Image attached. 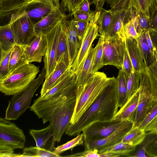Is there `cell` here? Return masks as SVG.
Returning a JSON list of instances; mask_svg holds the SVG:
<instances>
[{
  "label": "cell",
  "mask_w": 157,
  "mask_h": 157,
  "mask_svg": "<svg viewBox=\"0 0 157 157\" xmlns=\"http://www.w3.org/2000/svg\"><path fill=\"white\" fill-rule=\"evenodd\" d=\"M118 103L117 81L113 77L97 99L78 120L73 124H70L66 134L75 136L94 123L112 121L118 111Z\"/></svg>",
  "instance_id": "cell-1"
},
{
  "label": "cell",
  "mask_w": 157,
  "mask_h": 157,
  "mask_svg": "<svg viewBox=\"0 0 157 157\" xmlns=\"http://www.w3.org/2000/svg\"><path fill=\"white\" fill-rule=\"evenodd\" d=\"M103 72L96 71L83 86L76 87V101L70 124L75 123L97 99L110 82Z\"/></svg>",
  "instance_id": "cell-2"
},
{
  "label": "cell",
  "mask_w": 157,
  "mask_h": 157,
  "mask_svg": "<svg viewBox=\"0 0 157 157\" xmlns=\"http://www.w3.org/2000/svg\"><path fill=\"white\" fill-rule=\"evenodd\" d=\"M10 120L0 118V157H20L16 149H24L26 138L23 131Z\"/></svg>",
  "instance_id": "cell-3"
},
{
  "label": "cell",
  "mask_w": 157,
  "mask_h": 157,
  "mask_svg": "<svg viewBox=\"0 0 157 157\" xmlns=\"http://www.w3.org/2000/svg\"><path fill=\"white\" fill-rule=\"evenodd\" d=\"M40 71V67L31 63L24 65L0 80V91L6 95H13L26 87Z\"/></svg>",
  "instance_id": "cell-4"
},
{
  "label": "cell",
  "mask_w": 157,
  "mask_h": 157,
  "mask_svg": "<svg viewBox=\"0 0 157 157\" xmlns=\"http://www.w3.org/2000/svg\"><path fill=\"white\" fill-rule=\"evenodd\" d=\"M46 71L44 67L37 78L24 90L13 95L8 101L5 118L10 120L17 119L27 109L34 95L45 78Z\"/></svg>",
  "instance_id": "cell-5"
},
{
  "label": "cell",
  "mask_w": 157,
  "mask_h": 157,
  "mask_svg": "<svg viewBox=\"0 0 157 157\" xmlns=\"http://www.w3.org/2000/svg\"><path fill=\"white\" fill-rule=\"evenodd\" d=\"M76 101L75 91L53 110L48 120L52 126L54 137L57 142H60L70 124Z\"/></svg>",
  "instance_id": "cell-6"
},
{
  "label": "cell",
  "mask_w": 157,
  "mask_h": 157,
  "mask_svg": "<svg viewBox=\"0 0 157 157\" xmlns=\"http://www.w3.org/2000/svg\"><path fill=\"white\" fill-rule=\"evenodd\" d=\"M44 5L60 6L59 0H0V19L9 18L10 24L25 12Z\"/></svg>",
  "instance_id": "cell-7"
},
{
  "label": "cell",
  "mask_w": 157,
  "mask_h": 157,
  "mask_svg": "<svg viewBox=\"0 0 157 157\" xmlns=\"http://www.w3.org/2000/svg\"><path fill=\"white\" fill-rule=\"evenodd\" d=\"M100 13V10L96 11L90 21L82 40L81 46L77 56L71 66L73 71L76 74L79 73L82 70L92 43L99 35L98 26L97 22Z\"/></svg>",
  "instance_id": "cell-8"
},
{
  "label": "cell",
  "mask_w": 157,
  "mask_h": 157,
  "mask_svg": "<svg viewBox=\"0 0 157 157\" xmlns=\"http://www.w3.org/2000/svg\"><path fill=\"white\" fill-rule=\"evenodd\" d=\"M125 40L117 36L104 38L103 47L104 66L111 65L118 69L122 66Z\"/></svg>",
  "instance_id": "cell-9"
},
{
  "label": "cell",
  "mask_w": 157,
  "mask_h": 157,
  "mask_svg": "<svg viewBox=\"0 0 157 157\" xmlns=\"http://www.w3.org/2000/svg\"><path fill=\"white\" fill-rule=\"evenodd\" d=\"M157 100L148 88L144 71L140 72L138 103L130 119L133 123V126H138Z\"/></svg>",
  "instance_id": "cell-10"
},
{
  "label": "cell",
  "mask_w": 157,
  "mask_h": 157,
  "mask_svg": "<svg viewBox=\"0 0 157 157\" xmlns=\"http://www.w3.org/2000/svg\"><path fill=\"white\" fill-rule=\"evenodd\" d=\"M133 124V122L130 120L123 121L120 126L106 137L98 140L84 142L85 150L96 149L99 150L121 142Z\"/></svg>",
  "instance_id": "cell-11"
},
{
  "label": "cell",
  "mask_w": 157,
  "mask_h": 157,
  "mask_svg": "<svg viewBox=\"0 0 157 157\" xmlns=\"http://www.w3.org/2000/svg\"><path fill=\"white\" fill-rule=\"evenodd\" d=\"M35 23L31 18L22 17L8 23L10 25L16 44L25 46L29 43L35 36Z\"/></svg>",
  "instance_id": "cell-12"
},
{
  "label": "cell",
  "mask_w": 157,
  "mask_h": 157,
  "mask_svg": "<svg viewBox=\"0 0 157 157\" xmlns=\"http://www.w3.org/2000/svg\"><path fill=\"white\" fill-rule=\"evenodd\" d=\"M122 121L113 120L111 122H97L92 124L82 131L84 142L98 140L106 137L117 129Z\"/></svg>",
  "instance_id": "cell-13"
},
{
  "label": "cell",
  "mask_w": 157,
  "mask_h": 157,
  "mask_svg": "<svg viewBox=\"0 0 157 157\" xmlns=\"http://www.w3.org/2000/svg\"><path fill=\"white\" fill-rule=\"evenodd\" d=\"M62 21L50 32L46 35L47 41V48L46 54L43 59L44 68L46 71L45 78L48 77L56 66L57 46Z\"/></svg>",
  "instance_id": "cell-14"
},
{
  "label": "cell",
  "mask_w": 157,
  "mask_h": 157,
  "mask_svg": "<svg viewBox=\"0 0 157 157\" xmlns=\"http://www.w3.org/2000/svg\"><path fill=\"white\" fill-rule=\"evenodd\" d=\"M67 17L60 7H54L44 18L35 23L34 29L35 36L40 34L46 36Z\"/></svg>",
  "instance_id": "cell-15"
},
{
  "label": "cell",
  "mask_w": 157,
  "mask_h": 157,
  "mask_svg": "<svg viewBox=\"0 0 157 157\" xmlns=\"http://www.w3.org/2000/svg\"><path fill=\"white\" fill-rule=\"evenodd\" d=\"M47 45L46 36L40 34L35 36L29 44L23 46L28 62L40 63L46 54Z\"/></svg>",
  "instance_id": "cell-16"
},
{
  "label": "cell",
  "mask_w": 157,
  "mask_h": 157,
  "mask_svg": "<svg viewBox=\"0 0 157 157\" xmlns=\"http://www.w3.org/2000/svg\"><path fill=\"white\" fill-rule=\"evenodd\" d=\"M132 6L126 10L112 11V17L108 36H117L125 40V24L132 19Z\"/></svg>",
  "instance_id": "cell-17"
},
{
  "label": "cell",
  "mask_w": 157,
  "mask_h": 157,
  "mask_svg": "<svg viewBox=\"0 0 157 157\" xmlns=\"http://www.w3.org/2000/svg\"><path fill=\"white\" fill-rule=\"evenodd\" d=\"M29 133L34 140L36 147L51 151L55 148V145L56 141L50 123L42 129H30Z\"/></svg>",
  "instance_id": "cell-18"
},
{
  "label": "cell",
  "mask_w": 157,
  "mask_h": 157,
  "mask_svg": "<svg viewBox=\"0 0 157 157\" xmlns=\"http://www.w3.org/2000/svg\"><path fill=\"white\" fill-rule=\"evenodd\" d=\"M67 18L61 23V29L58 41L56 57V65L62 62L70 67L69 54L67 41Z\"/></svg>",
  "instance_id": "cell-19"
},
{
  "label": "cell",
  "mask_w": 157,
  "mask_h": 157,
  "mask_svg": "<svg viewBox=\"0 0 157 157\" xmlns=\"http://www.w3.org/2000/svg\"><path fill=\"white\" fill-rule=\"evenodd\" d=\"M125 43L133 69L140 72L143 71L146 67L137 39L132 37L126 38Z\"/></svg>",
  "instance_id": "cell-20"
},
{
  "label": "cell",
  "mask_w": 157,
  "mask_h": 157,
  "mask_svg": "<svg viewBox=\"0 0 157 157\" xmlns=\"http://www.w3.org/2000/svg\"><path fill=\"white\" fill-rule=\"evenodd\" d=\"M67 27V36L70 67L76 59L79 50L81 41L77 33L75 20H66Z\"/></svg>",
  "instance_id": "cell-21"
},
{
  "label": "cell",
  "mask_w": 157,
  "mask_h": 157,
  "mask_svg": "<svg viewBox=\"0 0 157 157\" xmlns=\"http://www.w3.org/2000/svg\"><path fill=\"white\" fill-rule=\"evenodd\" d=\"M69 67L62 62L56 65L53 71L47 78H45L41 90L40 96H42L59 83Z\"/></svg>",
  "instance_id": "cell-22"
},
{
  "label": "cell",
  "mask_w": 157,
  "mask_h": 157,
  "mask_svg": "<svg viewBox=\"0 0 157 157\" xmlns=\"http://www.w3.org/2000/svg\"><path fill=\"white\" fill-rule=\"evenodd\" d=\"M95 49V47H91L82 70L76 74V87L83 85L93 75L92 69Z\"/></svg>",
  "instance_id": "cell-23"
},
{
  "label": "cell",
  "mask_w": 157,
  "mask_h": 157,
  "mask_svg": "<svg viewBox=\"0 0 157 157\" xmlns=\"http://www.w3.org/2000/svg\"><path fill=\"white\" fill-rule=\"evenodd\" d=\"M139 98V88L126 103L118 111L113 120L122 121L130 120L137 106ZM112 120V121H113Z\"/></svg>",
  "instance_id": "cell-24"
},
{
  "label": "cell",
  "mask_w": 157,
  "mask_h": 157,
  "mask_svg": "<svg viewBox=\"0 0 157 157\" xmlns=\"http://www.w3.org/2000/svg\"><path fill=\"white\" fill-rule=\"evenodd\" d=\"M29 63L25 53L23 46L15 44L10 57L9 74Z\"/></svg>",
  "instance_id": "cell-25"
},
{
  "label": "cell",
  "mask_w": 157,
  "mask_h": 157,
  "mask_svg": "<svg viewBox=\"0 0 157 157\" xmlns=\"http://www.w3.org/2000/svg\"><path fill=\"white\" fill-rule=\"evenodd\" d=\"M15 42L11 28L7 24L0 27V51L6 52L12 48Z\"/></svg>",
  "instance_id": "cell-26"
},
{
  "label": "cell",
  "mask_w": 157,
  "mask_h": 157,
  "mask_svg": "<svg viewBox=\"0 0 157 157\" xmlns=\"http://www.w3.org/2000/svg\"><path fill=\"white\" fill-rule=\"evenodd\" d=\"M156 58L153 63L145 68L144 72L150 91L152 95L157 98V59Z\"/></svg>",
  "instance_id": "cell-27"
},
{
  "label": "cell",
  "mask_w": 157,
  "mask_h": 157,
  "mask_svg": "<svg viewBox=\"0 0 157 157\" xmlns=\"http://www.w3.org/2000/svg\"><path fill=\"white\" fill-rule=\"evenodd\" d=\"M98 10L101 12L97 22L98 26V32L100 36L105 38L108 36L112 17V11L111 9L107 10L103 8Z\"/></svg>",
  "instance_id": "cell-28"
},
{
  "label": "cell",
  "mask_w": 157,
  "mask_h": 157,
  "mask_svg": "<svg viewBox=\"0 0 157 157\" xmlns=\"http://www.w3.org/2000/svg\"><path fill=\"white\" fill-rule=\"evenodd\" d=\"M137 39L146 67H148L155 62L156 58L155 54L151 52L147 43L145 31H142Z\"/></svg>",
  "instance_id": "cell-29"
},
{
  "label": "cell",
  "mask_w": 157,
  "mask_h": 157,
  "mask_svg": "<svg viewBox=\"0 0 157 157\" xmlns=\"http://www.w3.org/2000/svg\"><path fill=\"white\" fill-rule=\"evenodd\" d=\"M136 146L121 142L112 146L101 149L98 150V153L101 154L112 152L118 154L120 157H130L136 150Z\"/></svg>",
  "instance_id": "cell-30"
},
{
  "label": "cell",
  "mask_w": 157,
  "mask_h": 157,
  "mask_svg": "<svg viewBox=\"0 0 157 157\" xmlns=\"http://www.w3.org/2000/svg\"><path fill=\"white\" fill-rule=\"evenodd\" d=\"M117 81L118 105L121 108L128 100L127 79L121 68L120 69L116 78Z\"/></svg>",
  "instance_id": "cell-31"
},
{
  "label": "cell",
  "mask_w": 157,
  "mask_h": 157,
  "mask_svg": "<svg viewBox=\"0 0 157 157\" xmlns=\"http://www.w3.org/2000/svg\"><path fill=\"white\" fill-rule=\"evenodd\" d=\"M146 135L145 130L140 129L138 126H133L123 137L121 142L137 146L143 141Z\"/></svg>",
  "instance_id": "cell-32"
},
{
  "label": "cell",
  "mask_w": 157,
  "mask_h": 157,
  "mask_svg": "<svg viewBox=\"0 0 157 157\" xmlns=\"http://www.w3.org/2000/svg\"><path fill=\"white\" fill-rule=\"evenodd\" d=\"M131 6L137 13H141L150 18L155 6L154 0H130Z\"/></svg>",
  "instance_id": "cell-33"
},
{
  "label": "cell",
  "mask_w": 157,
  "mask_h": 157,
  "mask_svg": "<svg viewBox=\"0 0 157 157\" xmlns=\"http://www.w3.org/2000/svg\"><path fill=\"white\" fill-rule=\"evenodd\" d=\"M157 139V133L146 132V136L143 141L138 145V147H136L130 157H148L146 153L147 147Z\"/></svg>",
  "instance_id": "cell-34"
},
{
  "label": "cell",
  "mask_w": 157,
  "mask_h": 157,
  "mask_svg": "<svg viewBox=\"0 0 157 157\" xmlns=\"http://www.w3.org/2000/svg\"><path fill=\"white\" fill-rule=\"evenodd\" d=\"M59 157L60 155L51 151L37 147H26L23 149V153L20 157Z\"/></svg>",
  "instance_id": "cell-35"
},
{
  "label": "cell",
  "mask_w": 157,
  "mask_h": 157,
  "mask_svg": "<svg viewBox=\"0 0 157 157\" xmlns=\"http://www.w3.org/2000/svg\"><path fill=\"white\" fill-rule=\"evenodd\" d=\"M54 7L46 5L40 6L25 12L18 18L27 17L41 20L45 17Z\"/></svg>",
  "instance_id": "cell-36"
},
{
  "label": "cell",
  "mask_w": 157,
  "mask_h": 157,
  "mask_svg": "<svg viewBox=\"0 0 157 157\" xmlns=\"http://www.w3.org/2000/svg\"><path fill=\"white\" fill-rule=\"evenodd\" d=\"M104 38V37L100 36L98 42L95 47L96 49L92 69L93 73L97 71L104 66L103 47Z\"/></svg>",
  "instance_id": "cell-37"
},
{
  "label": "cell",
  "mask_w": 157,
  "mask_h": 157,
  "mask_svg": "<svg viewBox=\"0 0 157 157\" xmlns=\"http://www.w3.org/2000/svg\"><path fill=\"white\" fill-rule=\"evenodd\" d=\"M140 72L133 68L127 80L128 100L139 89L140 86Z\"/></svg>",
  "instance_id": "cell-38"
},
{
  "label": "cell",
  "mask_w": 157,
  "mask_h": 157,
  "mask_svg": "<svg viewBox=\"0 0 157 157\" xmlns=\"http://www.w3.org/2000/svg\"><path fill=\"white\" fill-rule=\"evenodd\" d=\"M84 142V136L83 134H79L71 140L57 147L52 151L59 155L67 150L72 149L77 146L82 144Z\"/></svg>",
  "instance_id": "cell-39"
},
{
  "label": "cell",
  "mask_w": 157,
  "mask_h": 157,
  "mask_svg": "<svg viewBox=\"0 0 157 157\" xmlns=\"http://www.w3.org/2000/svg\"><path fill=\"white\" fill-rule=\"evenodd\" d=\"M105 2L109 5L112 11L126 10L131 6L130 0H103L96 8V10L103 8Z\"/></svg>",
  "instance_id": "cell-40"
},
{
  "label": "cell",
  "mask_w": 157,
  "mask_h": 157,
  "mask_svg": "<svg viewBox=\"0 0 157 157\" xmlns=\"http://www.w3.org/2000/svg\"><path fill=\"white\" fill-rule=\"evenodd\" d=\"M12 48L6 52L0 51V80L5 78L9 74V62Z\"/></svg>",
  "instance_id": "cell-41"
},
{
  "label": "cell",
  "mask_w": 157,
  "mask_h": 157,
  "mask_svg": "<svg viewBox=\"0 0 157 157\" xmlns=\"http://www.w3.org/2000/svg\"><path fill=\"white\" fill-rule=\"evenodd\" d=\"M60 0L62 8L69 11L72 15L85 0H59V1Z\"/></svg>",
  "instance_id": "cell-42"
},
{
  "label": "cell",
  "mask_w": 157,
  "mask_h": 157,
  "mask_svg": "<svg viewBox=\"0 0 157 157\" xmlns=\"http://www.w3.org/2000/svg\"><path fill=\"white\" fill-rule=\"evenodd\" d=\"M157 116V100L153 106L141 121L138 127L145 130L147 126Z\"/></svg>",
  "instance_id": "cell-43"
},
{
  "label": "cell",
  "mask_w": 157,
  "mask_h": 157,
  "mask_svg": "<svg viewBox=\"0 0 157 157\" xmlns=\"http://www.w3.org/2000/svg\"><path fill=\"white\" fill-rule=\"evenodd\" d=\"M121 68L127 80L133 69V67L126 46L124 50L123 65Z\"/></svg>",
  "instance_id": "cell-44"
},
{
  "label": "cell",
  "mask_w": 157,
  "mask_h": 157,
  "mask_svg": "<svg viewBox=\"0 0 157 157\" xmlns=\"http://www.w3.org/2000/svg\"><path fill=\"white\" fill-rule=\"evenodd\" d=\"M124 30L126 38L132 37L137 39L140 36L136 31L132 19L125 24Z\"/></svg>",
  "instance_id": "cell-45"
},
{
  "label": "cell",
  "mask_w": 157,
  "mask_h": 157,
  "mask_svg": "<svg viewBox=\"0 0 157 157\" xmlns=\"http://www.w3.org/2000/svg\"><path fill=\"white\" fill-rule=\"evenodd\" d=\"M90 21H75L76 31L78 37L82 41L84 35L88 26Z\"/></svg>",
  "instance_id": "cell-46"
},
{
  "label": "cell",
  "mask_w": 157,
  "mask_h": 157,
  "mask_svg": "<svg viewBox=\"0 0 157 157\" xmlns=\"http://www.w3.org/2000/svg\"><path fill=\"white\" fill-rule=\"evenodd\" d=\"M137 16L141 29L142 31L150 30L151 29L150 18L141 13H137Z\"/></svg>",
  "instance_id": "cell-47"
},
{
  "label": "cell",
  "mask_w": 157,
  "mask_h": 157,
  "mask_svg": "<svg viewBox=\"0 0 157 157\" xmlns=\"http://www.w3.org/2000/svg\"><path fill=\"white\" fill-rule=\"evenodd\" d=\"M96 11L90 13H87L81 12L76 11L73 15V19L75 21H90Z\"/></svg>",
  "instance_id": "cell-48"
},
{
  "label": "cell",
  "mask_w": 157,
  "mask_h": 157,
  "mask_svg": "<svg viewBox=\"0 0 157 157\" xmlns=\"http://www.w3.org/2000/svg\"><path fill=\"white\" fill-rule=\"evenodd\" d=\"M70 157H100V154L98 153V150L96 149L93 150H85L84 151L75 153L71 155L67 156Z\"/></svg>",
  "instance_id": "cell-49"
},
{
  "label": "cell",
  "mask_w": 157,
  "mask_h": 157,
  "mask_svg": "<svg viewBox=\"0 0 157 157\" xmlns=\"http://www.w3.org/2000/svg\"><path fill=\"white\" fill-rule=\"evenodd\" d=\"M146 153L148 157H157V139L147 147Z\"/></svg>",
  "instance_id": "cell-50"
},
{
  "label": "cell",
  "mask_w": 157,
  "mask_h": 157,
  "mask_svg": "<svg viewBox=\"0 0 157 157\" xmlns=\"http://www.w3.org/2000/svg\"><path fill=\"white\" fill-rule=\"evenodd\" d=\"M146 132L157 134V116L145 129Z\"/></svg>",
  "instance_id": "cell-51"
},
{
  "label": "cell",
  "mask_w": 157,
  "mask_h": 157,
  "mask_svg": "<svg viewBox=\"0 0 157 157\" xmlns=\"http://www.w3.org/2000/svg\"><path fill=\"white\" fill-rule=\"evenodd\" d=\"M157 26V7L155 5L150 16V28H153Z\"/></svg>",
  "instance_id": "cell-52"
},
{
  "label": "cell",
  "mask_w": 157,
  "mask_h": 157,
  "mask_svg": "<svg viewBox=\"0 0 157 157\" xmlns=\"http://www.w3.org/2000/svg\"><path fill=\"white\" fill-rule=\"evenodd\" d=\"M76 11L81 12L87 13H90L93 12L90 10V3L88 0H85L81 5Z\"/></svg>",
  "instance_id": "cell-53"
},
{
  "label": "cell",
  "mask_w": 157,
  "mask_h": 157,
  "mask_svg": "<svg viewBox=\"0 0 157 157\" xmlns=\"http://www.w3.org/2000/svg\"><path fill=\"white\" fill-rule=\"evenodd\" d=\"M149 34L154 48L157 51V26L150 30Z\"/></svg>",
  "instance_id": "cell-54"
},
{
  "label": "cell",
  "mask_w": 157,
  "mask_h": 157,
  "mask_svg": "<svg viewBox=\"0 0 157 157\" xmlns=\"http://www.w3.org/2000/svg\"><path fill=\"white\" fill-rule=\"evenodd\" d=\"M145 35L147 43L151 51L153 54H155L154 48L149 34V30L145 31Z\"/></svg>",
  "instance_id": "cell-55"
},
{
  "label": "cell",
  "mask_w": 157,
  "mask_h": 157,
  "mask_svg": "<svg viewBox=\"0 0 157 157\" xmlns=\"http://www.w3.org/2000/svg\"><path fill=\"white\" fill-rule=\"evenodd\" d=\"M120 157L118 154L112 152H106L100 154V157Z\"/></svg>",
  "instance_id": "cell-56"
},
{
  "label": "cell",
  "mask_w": 157,
  "mask_h": 157,
  "mask_svg": "<svg viewBox=\"0 0 157 157\" xmlns=\"http://www.w3.org/2000/svg\"><path fill=\"white\" fill-rule=\"evenodd\" d=\"M103 0H93L92 3L95 5L96 8Z\"/></svg>",
  "instance_id": "cell-57"
},
{
  "label": "cell",
  "mask_w": 157,
  "mask_h": 157,
  "mask_svg": "<svg viewBox=\"0 0 157 157\" xmlns=\"http://www.w3.org/2000/svg\"><path fill=\"white\" fill-rule=\"evenodd\" d=\"M154 54H155V56L157 59V51L155 49H154Z\"/></svg>",
  "instance_id": "cell-58"
},
{
  "label": "cell",
  "mask_w": 157,
  "mask_h": 157,
  "mask_svg": "<svg viewBox=\"0 0 157 157\" xmlns=\"http://www.w3.org/2000/svg\"><path fill=\"white\" fill-rule=\"evenodd\" d=\"M154 2L155 4V6L157 7V0H154Z\"/></svg>",
  "instance_id": "cell-59"
}]
</instances>
